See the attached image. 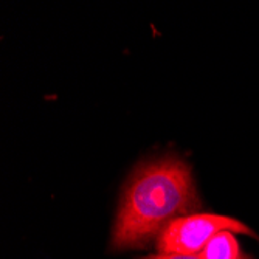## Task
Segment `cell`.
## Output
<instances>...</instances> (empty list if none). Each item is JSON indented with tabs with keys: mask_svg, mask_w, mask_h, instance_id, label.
I'll use <instances>...</instances> for the list:
<instances>
[{
	"mask_svg": "<svg viewBox=\"0 0 259 259\" xmlns=\"http://www.w3.org/2000/svg\"><path fill=\"white\" fill-rule=\"evenodd\" d=\"M199 206L188 163L163 157L140 164L124 188L112 233V250L143 248L177 216Z\"/></svg>",
	"mask_w": 259,
	"mask_h": 259,
	"instance_id": "1",
	"label": "cell"
},
{
	"mask_svg": "<svg viewBox=\"0 0 259 259\" xmlns=\"http://www.w3.org/2000/svg\"><path fill=\"white\" fill-rule=\"evenodd\" d=\"M221 231L248 234L259 241L257 234L238 219L219 214H190L172 221L161 231L157 239V248L164 254H200Z\"/></svg>",
	"mask_w": 259,
	"mask_h": 259,
	"instance_id": "2",
	"label": "cell"
},
{
	"mask_svg": "<svg viewBox=\"0 0 259 259\" xmlns=\"http://www.w3.org/2000/svg\"><path fill=\"white\" fill-rule=\"evenodd\" d=\"M202 259H241L239 242L233 231H221L208 242L200 253Z\"/></svg>",
	"mask_w": 259,
	"mask_h": 259,
	"instance_id": "3",
	"label": "cell"
},
{
	"mask_svg": "<svg viewBox=\"0 0 259 259\" xmlns=\"http://www.w3.org/2000/svg\"><path fill=\"white\" fill-rule=\"evenodd\" d=\"M140 259H202L200 254H180V253H171V254H164V253H158V254H152V256H145Z\"/></svg>",
	"mask_w": 259,
	"mask_h": 259,
	"instance_id": "4",
	"label": "cell"
},
{
	"mask_svg": "<svg viewBox=\"0 0 259 259\" xmlns=\"http://www.w3.org/2000/svg\"><path fill=\"white\" fill-rule=\"evenodd\" d=\"M241 259H247V257H244V256H242V257H241Z\"/></svg>",
	"mask_w": 259,
	"mask_h": 259,
	"instance_id": "5",
	"label": "cell"
}]
</instances>
